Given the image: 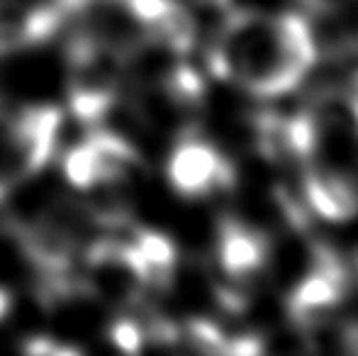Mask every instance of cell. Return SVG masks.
Instances as JSON below:
<instances>
[{
    "label": "cell",
    "mask_w": 358,
    "mask_h": 356,
    "mask_svg": "<svg viewBox=\"0 0 358 356\" xmlns=\"http://www.w3.org/2000/svg\"><path fill=\"white\" fill-rule=\"evenodd\" d=\"M283 152L300 169L302 193L329 222L358 215V90L331 88L283 120Z\"/></svg>",
    "instance_id": "1"
},
{
    "label": "cell",
    "mask_w": 358,
    "mask_h": 356,
    "mask_svg": "<svg viewBox=\"0 0 358 356\" xmlns=\"http://www.w3.org/2000/svg\"><path fill=\"white\" fill-rule=\"evenodd\" d=\"M317 62V42L295 13L231 10L208 52L210 71L256 98L295 90Z\"/></svg>",
    "instance_id": "2"
},
{
    "label": "cell",
    "mask_w": 358,
    "mask_h": 356,
    "mask_svg": "<svg viewBox=\"0 0 358 356\" xmlns=\"http://www.w3.org/2000/svg\"><path fill=\"white\" fill-rule=\"evenodd\" d=\"M93 225L98 222L88 203L76 198H54L15 227V239L37 276L71 273L73 264L88 247V232Z\"/></svg>",
    "instance_id": "3"
},
{
    "label": "cell",
    "mask_w": 358,
    "mask_h": 356,
    "mask_svg": "<svg viewBox=\"0 0 358 356\" xmlns=\"http://www.w3.org/2000/svg\"><path fill=\"white\" fill-rule=\"evenodd\" d=\"M62 124L64 113L57 105H22L0 113V200L52 162Z\"/></svg>",
    "instance_id": "4"
},
{
    "label": "cell",
    "mask_w": 358,
    "mask_h": 356,
    "mask_svg": "<svg viewBox=\"0 0 358 356\" xmlns=\"http://www.w3.org/2000/svg\"><path fill=\"white\" fill-rule=\"evenodd\" d=\"M127 59L103 44L66 39L69 110L80 124H100L120 98Z\"/></svg>",
    "instance_id": "5"
},
{
    "label": "cell",
    "mask_w": 358,
    "mask_h": 356,
    "mask_svg": "<svg viewBox=\"0 0 358 356\" xmlns=\"http://www.w3.org/2000/svg\"><path fill=\"white\" fill-rule=\"evenodd\" d=\"M351 276L346 264L327 244H315L305 273L287 293V313L297 325H320L346 300Z\"/></svg>",
    "instance_id": "6"
},
{
    "label": "cell",
    "mask_w": 358,
    "mask_h": 356,
    "mask_svg": "<svg viewBox=\"0 0 358 356\" xmlns=\"http://www.w3.org/2000/svg\"><path fill=\"white\" fill-rule=\"evenodd\" d=\"M166 176L176 193L190 200L231 190L236 183V171L229 159L213 142L193 132H185V137L173 144Z\"/></svg>",
    "instance_id": "7"
},
{
    "label": "cell",
    "mask_w": 358,
    "mask_h": 356,
    "mask_svg": "<svg viewBox=\"0 0 358 356\" xmlns=\"http://www.w3.org/2000/svg\"><path fill=\"white\" fill-rule=\"evenodd\" d=\"M217 264L227 280V288L220 290L222 300L229 310H239L244 305L239 288L266 271L268 242L241 220L224 218L217 229Z\"/></svg>",
    "instance_id": "8"
},
{
    "label": "cell",
    "mask_w": 358,
    "mask_h": 356,
    "mask_svg": "<svg viewBox=\"0 0 358 356\" xmlns=\"http://www.w3.org/2000/svg\"><path fill=\"white\" fill-rule=\"evenodd\" d=\"M64 32L57 0H0V57L42 47Z\"/></svg>",
    "instance_id": "9"
},
{
    "label": "cell",
    "mask_w": 358,
    "mask_h": 356,
    "mask_svg": "<svg viewBox=\"0 0 358 356\" xmlns=\"http://www.w3.org/2000/svg\"><path fill=\"white\" fill-rule=\"evenodd\" d=\"M129 244L134 247L139 257V264L144 269L146 276V288L149 290H166L173 280L176 262L178 254L176 247L166 234L154 232V229L144 227H132L127 232Z\"/></svg>",
    "instance_id": "10"
},
{
    "label": "cell",
    "mask_w": 358,
    "mask_h": 356,
    "mask_svg": "<svg viewBox=\"0 0 358 356\" xmlns=\"http://www.w3.org/2000/svg\"><path fill=\"white\" fill-rule=\"evenodd\" d=\"M110 339L117 349L127 354H137L144 349V329L142 320L132 318V315H122L110 325Z\"/></svg>",
    "instance_id": "11"
},
{
    "label": "cell",
    "mask_w": 358,
    "mask_h": 356,
    "mask_svg": "<svg viewBox=\"0 0 358 356\" xmlns=\"http://www.w3.org/2000/svg\"><path fill=\"white\" fill-rule=\"evenodd\" d=\"M22 349H24L27 354H62V356L78 354V349L71 347V344L59 342L57 337H44V334L27 339V342L22 344Z\"/></svg>",
    "instance_id": "12"
},
{
    "label": "cell",
    "mask_w": 358,
    "mask_h": 356,
    "mask_svg": "<svg viewBox=\"0 0 358 356\" xmlns=\"http://www.w3.org/2000/svg\"><path fill=\"white\" fill-rule=\"evenodd\" d=\"M302 8H307L310 13H317V15H329V13H339L344 10L349 3L354 0H297Z\"/></svg>",
    "instance_id": "13"
},
{
    "label": "cell",
    "mask_w": 358,
    "mask_h": 356,
    "mask_svg": "<svg viewBox=\"0 0 358 356\" xmlns=\"http://www.w3.org/2000/svg\"><path fill=\"white\" fill-rule=\"evenodd\" d=\"M10 310H13V295H10V290L0 288V322L8 318Z\"/></svg>",
    "instance_id": "14"
},
{
    "label": "cell",
    "mask_w": 358,
    "mask_h": 356,
    "mask_svg": "<svg viewBox=\"0 0 358 356\" xmlns=\"http://www.w3.org/2000/svg\"><path fill=\"white\" fill-rule=\"evenodd\" d=\"M346 342H349V349L358 352V325L349 329V334H346Z\"/></svg>",
    "instance_id": "15"
},
{
    "label": "cell",
    "mask_w": 358,
    "mask_h": 356,
    "mask_svg": "<svg viewBox=\"0 0 358 356\" xmlns=\"http://www.w3.org/2000/svg\"><path fill=\"white\" fill-rule=\"evenodd\" d=\"M3 110H5V108H3V103H0V113H3Z\"/></svg>",
    "instance_id": "16"
}]
</instances>
